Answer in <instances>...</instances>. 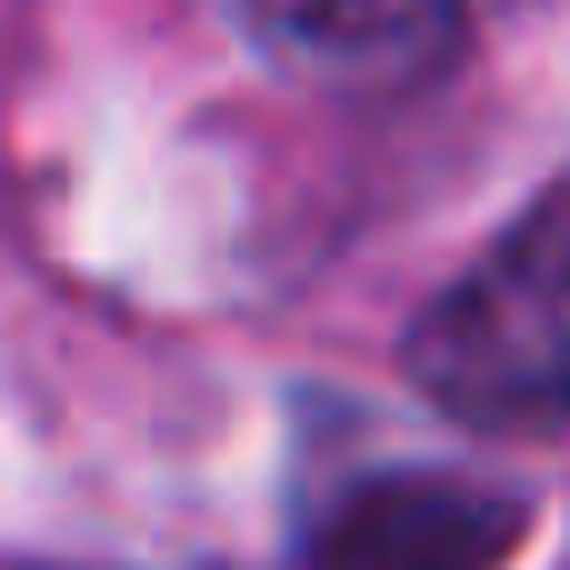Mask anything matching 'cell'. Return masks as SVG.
<instances>
[{
    "label": "cell",
    "mask_w": 570,
    "mask_h": 570,
    "mask_svg": "<svg viewBox=\"0 0 570 570\" xmlns=\"http://www.w3.org/2000/svg\"><path fill=\"white\" fill-rule=\"evenodd\" d=\"M411 381L471 431H570V180L421 311Z\"/></svg>",
    "instance_id": "obj_1"
},
{
    "label": "cell",
    "mask_w": 570,
    "mask_h": 570,
    "mask_svg": "<svg viewBox=\"0 0 570 570\" xmlns=\"http://www.w3.org/2000/svg\"><path fill=\"white\" fill-rule=\"evenodd\" d=\"M521 531V501L501 491H471V481H441V471H411V481H381L361 491L301 570H491Z\"/></svg>",
    "instance_id": "obj_2"
},
{
    "label": "cell",
    "mask_w": 570,
    "mask_h": 570,
    "mask_svg": "<svg viewBox=\"0 0 570 570\" xmlns=\"http://www.w3.org/2000/svg\"><path fill=\"white\" fill-rule=\"evenodd\" d=\"M250 40L311 80H421L471 0H230Z\"/></svg>",
    "instance_id": "obj_3"
}]
</instances>
